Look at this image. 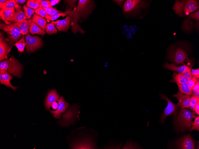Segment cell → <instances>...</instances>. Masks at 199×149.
Wrapping results in <instances>:
<instances>
[{
  "instance_id": "cell-16",
  "label": "cell",
  "mask_w": 199,
  "mask_h": 149,
  "mask_svg": "<svg viewBox=\"0 0 199 149\" xmlns=\"http://www.w3.org/2000/svg\"><path fill=\"white\" fill-rule=\"evenodd\" d=\"M15 12V8L0 10V18L5 22L6 24L10 23L13 22Z\"/></svg>"
},
{
  "instance_id": "cell-44",
  "label": "cell",
  "mask_w": 199,
  "mask_h": 149,
  "mask_svg": "<svg viewBox=\"0 0 199 149\" xmlns=\"http://www.w3.org/2000/svg\"><path fill=\"white\" fill-rule=\"evenodd\" d=\"M6 0H0V8H1L4 3L7 1Z\"/></svg>"
},
{
  "instance_id": "cell-1",
  "label": "cell",
  "mask_w": 199,
  "mask_h": 149,
  "mask_svg": "<svg viewBox=\"0 0 199 149\" xmlns=\"http://www.w3.org/2000/svg\"><path fill=\"white\" fill-rule=\"evenodd\" d=\"M95 5L94 1L89 0H79L77 6L72 11L71 17V26L73 32H77L83 34L85 32L78 26L77 23L81 18L85 19L92 12Z\"/></svg>"
},
{
  "instance_id": "cell-31",
  "label": "cell",
  "mask_w": 199,
  "mask_h": 149,
  "mask_svg": "<svg viewBox=\"0 0 199 149\" xmlns=\"http://www.w3.org/2000/svg\"><path fill=\"white\" fill-rule=\"evenodd\" d=\"M24 13L27 19L30 18L32 15L33 14L35 10L32 9L27 7L25 5L23 7Z\"/></svg>"
},
{
  "instance_id": "cell-25",
  "label": "cell",
  "mask_w": 199,
  "mask_h": 149,
  "mask_svg": "<svg viewBox=\"0 0 199 149\" xmlns=\"http://www.w3.org/2000/svg\"><path fill=\"white\" fill-rule=\"evenodd\" d=\"M179 92L181 94L188 95L192 94L193 90H191L187 83L181 84H177Z\"/></svg>"
},
{
  "instance_id": "cell-37",
  "label": "cell",
  "mask_w": 199,
  "mask_h": 149,
  "mask_svg": "<svg viewBox=\"0 0 199 149\" xmlns=\"http://www.w3.org/2000/svg\"><path fill=\"white\" fill-rule=\"evenodd\" d=\"M193 126H192L191 131L197 130H199V117H197L195 118Z\"/></svg>"
},
{
  "instance_id": "cell-11",
  "label": "cell",
  "mask_w": 199,
  "mask_h": 149,
  "mask_svg": "<svg viewBox=\"0 0 199 149\" xmlns=\"http://www.w3.org/2000/svg\"><path fill=\"white\" fill-rule=\"evenodd\" d=\"M173 97L176 98L178 100L177 103L178 106L181 109L189 108L191 103V97L190 95H184L178 92L173 95Z\"/></svg>"
},
{
  "instance_id": "cell-45",
  "label": "cell",
  "mask_w": 199,
  "mask_h": 149,
  "mask_svg": "<svg viewBox=\"0 0 199 149\" xmlns=\"http://www.w3.org/2000/svg\"><path fill=\"white\" fill-rule=\"evenodd\" d=\"M25 0H17L18 3L19 4H23L26 1Z\"/></svg>"
},
{
  "instance_id": "cell-28",
  "label": "cell",
  "mask_w": 199,
  "mask_h": 149,
  "mask_svg": "<svg viewBox=\"0 0 199 149\" xmlns=\"http://www.w3.org/2000/svg\"><path fill=\"white\" fill-rule=\"evenodd\" d=\"M18 49V51L22 52L24 51V48L26 44L24 36L19 40L16 42L14 44Z\"/></svg>"
},
{
  "instance_id": "cell-21",
  "label": "cell",
  "mask_w": 199,
  "mask_h": 149,
  "mask_svg": "<svg viewBox=\"0 0 199 149\" xmlns=\"http://www.w3.org/2000/svg\"><path fill=\"white\" fill-rule=\"evenodd\" d=\"M187 67L186 65L178 67L174 64H170L167 62L165 63L164 66L165 68L171 70L176 71L179 73L184 72Z\"/></svg>"
},
{
  "instance_id": "cell-39",
  "label": "cell",
  "mask_w": 199,
  "mask_h": 149,
  "mask_svg": "<svg viewBox=\"0 0 199 149\" xmlns=\"http://www.w3.org/2000/svg\"><path fill=\"white\" fill-rule=\"evenodd\" d=\"M191 73L192 76L195 77L196 78L199 79V69H191Z\"/></svg>"
},
{
  "instance_id": "cell-18",
  "label": "cell",
  "mask_w": 199,
  "mask_h": 149,
  "mask_svg": "<svg viewBox=\"0 0 199 149\" xmlns=\"http://www.w3.org/2000/svg\"><path fill=\"white\" fill-rule=\"evenodd\" d=\"M32 20V19L30 18L28 20H22L16 23L20 28L21 33L22 35L26 34L28 33Z\"/></svg>"
},
{
  "instance_id": "cell-29",
  "label": "cell",
  "mask_w": 199,
  "mask_h": 149,
  "mask_svg": "<svg viewBox=\"0 0 199 149\" xmlns=\"http://www.w3.org/2000/svg\"><path fill=\"white\" fill-rule=\"evenodd\" d=\"M40 1L41 0H28L27 5L28 7L36 10L39 7Z\"/></svg>"
},
{
  "instance_id": "cell-14",
  "label": "cell",
  "mask_w": 199,
  "mask_h": 149,
  "mask_svg": "<svg viewBox=\"0 0 199 149\" xmlns=\"http://www.w3.org/2000/svg\"><path fill=\"white\" fill-rule=\"evenodd\" d=\"M71 21V18L69 16H66L64 19L52 21L55 27L59 31L67 32L69 28L70 24Z\"/></svg>"
},
{
  "instance_id": "cell-43",
  "label": "cell",
  "mask_w": 199,
  "mask_h": 149,
  "mask_svg": "<svg viewBox=\"0 0 199 149\" xmlns=\"http://www.w3.org/2000/svg\"><path fill=\"white\" fill-rule=\"evenodd\" d=\"M58 106V103L55 101L53 102L51 106L52 109H53L55 110L57 109Z\"/></svg>"
},
{
  "instance_id": "cell-36",
  "label": "cell",
  "mask_w": 199,
  "mask_h": 149,
  "mask_svg": "<svg viewBox=\"0 0 199 149\" xmlns=\"http://www.w3.org/2000/svg\"><path fill=\"white\" fill-rule=\"evenodd\" d=\"M40 5L44 8H52L51 3L49 0H41Z\"/></svg>"
},
{
  "instance_id": "cell-24",
  "label": "cell",
  "mask_w": 199,
  "mask_h": 149,
  "mask_svg": "<svg viewBox=\"0 0 199 149\" xmlns=\"http://www.w3.org/2000/svg\"><path fill=\"white\" fill-rule=\"evenodd\" d=\"M173 77L174 81L176 82L177 84L187 83L189 79L184 75L183 72L179 73H177L175 72L174 73Z\"/></svg>"
},
{
  "instance_id": "cell-10",
  "label": "cell",
  "mask_w": 199,
  "mask_h": 149,
  "mask_svg": "<svg viewBox=\"0 0 199 149\" xmlns=\"http://www.w3.org/2000/svg\"><path fill=\"white\" fill-rule=\"evenodd\" d=\"M11 48L7 40L3 37L1 33L0 36V60L8 59V56Z\"/></svg>"
},
{
  "instance_id": "cell-27",
  "label": "cell",
  "mask_w": 199,
  "mask_h": 149,
  "mask_svg": "<svg viewBox=\"0 0 199 149\" xmlns=\"http://www.w3.org/2000/svg\"><path fill=\"white\" fill-rule=\"evenodd\" d=\"M45 31L48 35L56 34L57 32L54 24L52 22L51 23H48L46 25Z\"/></svg>"
},
{
  "instance_id": "cell-34",
  "label": "cell",
  "mask_w": 199,
  "mask_h": 149,
  "mask_svg": "<svg viewBox=\"0 0 199 149\" xmlns=\"http://www.w3.org/2000/svg\"><path fill=\"white\" fill-rule=\"evenodd\" d=\"M199 79L196 78L194 76L193 77L192 76L191 78L189 79L187 83L191 90H193V88L195 86L196 82Z\"/></svg>"
},
{
  "instance_id": "cell-33",
  "label": "cell",
  "mask_w": 199,
  "mask_h": 149,
  "mask_svg": "<svg viewBox=\"0 0 199 149\" xmlns=\"http://www.w3.org/2000/svg\"><path fill=\"white\" fill-rule=\"evenodd\" d=\"M35 13L36 15L42 18L45 17L47 14L42 7L40 5L39 7L35 10Z\"/></svg>"
},
{
  "instance_id": "cell-3",
  "label": "cell",
  "mask_w": 199,
  "mask_h": 149,
  "mask_svg": "<svg viewBox=\"0 0 199 149\" xmlns=\"http://www.w3.org/2000/svg\"><path fill=\"white\" fill-rule=\"evenodd\" d=\"M23 67L21 64L13 55L7 60L0 63V70H5L14 76L20 77Z\"/></svg>"
},
{
  "instance_id": "cell-35",
  "label": "cell",
  "mask_w": 199,
  "mask_h": 149,
  "mask_svg": "<svg viewBox=\"0 0 199 149\" xmlns=\"http://www.w3.org/2000/svg\"><path fill=\"white\" fill-rule=\"evenodd\" d=\"M199 100V98L192 96L191 98V103L189 107L193 110H194V107L197 101Z\"/></svg>"
},
{
  "instance_id": "cell-7",
  "label": "cell",
  "mask_w": 199,
  "mask_h": 149,
  "mask_svg": "<svg viewBox=\"0 0 199 149\" xmlns=\"http://www.w3.org/2000/svg\"><path fill=\"white\" fill-rule=\"evenodd\" d=\"M26 50L29 53L35 51L42 46V39L38 36H32L28 32L25 37Z\"/></svg>"
},
{
  "instance_id": "cell-41",
  "label": "cell",
  "mask_w": 199,
  "mask_h": 149,
  "mask_svg": "<svg viewBox=\"0 0 199 149\" xmlns=\"http://www.w3.org/2000/svg\"><path fill=\"white\" fill-rule=\"evenodd\" d=\"M194 110L196 114L198 115H199V100L198 101L194 107Z\"/></svg>"
},
{
  "instance_id": "cell-22",
  "label": "cell",
  "mask_w": 199,
  "mask_h": 149,
  "mask_svg": "<svg viewBox=\"0 0 199 149\" xmlns=\"http://www.w3.org/2000/svg\"><path fill=\"white\" fill-rule=\"evenodd\" d=\"M32 21L43 30H45L46 21L45 19L36 14H33Z\"/></svg>"
},
{
  "instance_id": "cell-20",
  "label": "cell",
  "mask_w": 199,
  "mask_h": 149,
  "mask_svg": "<svg viewBox=\"0 0 199 149\" xmlns=\"http://www.w3.org/2000/svg\"><path fill=\"white\" fill-rule=\"evenodd\" d=\"M15 9L16 11L14 14L13 22L16 23L19 21L25 20L27 19L21 9V7L18 5V4L15 6Z\"/></svg>"
},
{
  "instance_id": "cell-19",
  "label": "cell",
  "mask_w": 199,
  "mask_h": 149,
  "mask_svg": "<svg viewBox=\"0 0 199 149\" xmlns=\"http://www.w3.org/2000/svg\"><path fill=\"white\" fill-rule=\"evenodd\" d=\"M186 57L185 51L181 48H178L175 51L174 56L175 62L178 64H182Z\"/></svg>"
},
{
  "instance_id": "cell-42",
  "label": "cell",
  "mask_w": 199,
  "mask_h": 149,
  "mask_svg": "<svg viewBox=\"0 0 199 149\" xmlns=\"http://www.w3.org/2000/svg\"><path fill=\"white\" fill-rule=\"evenodd\" d=\"M113 1L118 6L121 7L123 4V3L125 1L123 0H113Z\"/></svg>"
},
{
  "instance_id": "cell-15",
  "label": "cell",
  "mask_w": 199,
  "mask_h": 149,
  "mask_svg": "<svg viewBox=\"0 0 199 149\" xmlns=\"http://www.w3.org/2000/svg\"><path fill=\"white\" fill-rule=\"evenodd\" d=\"M60 98V95L58 94L56 90L52 89L48 93L46 97L45 106L46 110H50L52 104L55 101H58Z\"/></svg>"
},
{
  "instance_id": "cell-4",
  "label": "cell",
  "mask_w": 199,
  "mask_h": 149,
  "mask_svg": "<svg viewBox=\"0 0 199 149\" xmlns=\"http://www.w3.org/2000/svg\"><path fill=\"white\" fill-rule=\"evenodd\" d=\"M0 29L7 33L8 38L6 40L9 42L10 45L17 42L22 35L20 28L15 23L1 24Z\"/></svg>"
},
{
  "instance_id": "cell-17",
  "label": "cell",
  "mask_w": 199,
  "mask_h": 149,
  "mask_svg": "<svg viewBox=\"0 0 199 149\" xmlns=\"http://www.w3.org/2000/svg\"><path fill=\"white\" fill-rule=\"evenodd\" d=\"M13 77L6 70H2L0 71V82L1 84L5 85L7 87H10L14 91L17 89V87L13 86L10 83V81Z\"/></svg>"
},
{
  "instance_id": "cell-5",
  "label": "cell",
  "mask_w": 199,
  "mask_h": 149,
  "mask_svg": "<svg viewBox=\"0 0 199 149\" xmlns=\"http://www.w3.org/2000/svg\"><path fill=\"white\" fill-rule=\"evenodd\" d=\"M78 105L76 104H74L63 113L58 123L62 126H68L75 121L78 117Z\"/></svg>"
},
{
  "instance_id": "cell-12",
  "label": "cell",
  "mask_w": 199,
  "mask_h": 149,
  "mask_svg": "<svg viewBox=\"0 0 199 149\" xmlns=\"http://www.w3.org/2000/svg\"><path fill=\"white\" fill-rule=\"evenodd\" d=\"M58 101V106L57 110L55 111L49 110L50 112L53 114L54 117L56 119L59 118L61 114L64 112L69 105V104L65 101L63 96L59 98Z\"/></svg>"
},
{
  "instance_id": "cell-26",
  "label": "cell",
  "mask_w": 199,
  "mask_h": 149,
  "mask_svg": "<svg viewBox=\"0 0 199 149\" xmlns=\"http://www.w3.org/2000/svg\"><path fill=\"white\" fill-rule=\"evenodd\" d=\"M18 4L17 0H7L0 8V10L15 8V6Z\"/></svg>"
},
{
  "instance_id": "cell-9",
  "label": "cell",
  "mask_w": 199,
  "mask_h": 149,
  "mask_svg": "<svg viewBox=\"0 0 199 149\" xmlns=\"http://www.w3.org/2000/svg\"><path fill=\"white\" fill-rule=\"evenodd\" d=\"M161 97L162 99L166 100L167 102V105L161 117V122H163L167 116L172 115L175 112L178 106L177 103H173L166 95H161Z\"/></svg>"
},
{
  "instance_id": "cell-8",
  "label": "cell",
  "mask_w": 199,
  "mask_h": 149,
  "mask_svg": "<svg viewBox=\"0 0 199 149\" xmlns=\"http://www.w3.org/2000/svg\"><path fill=\"white\" fill-rule=\"evenodd\" d=\"M143 1L127 0L125 1L122 7L123 14L125 17L129 15L132 12L139 8L145 6V3Z\"/></svg>"
},
{
  "instance_id": "cell-2",
  "label": "cell",
  "mask_w": 199,
  "mask_h": 149,
  "mask_svg": "<svg viewBox=\"0 0 199 149\" xmlns=\"http://www.w3.org/2000/svg\"><path fill=\"white\" fill-rule=\"evenodd\" d=\"M195 114L185 108L181 109L177 116L176 123L178 127L183 131L189 129L193 125L192 120Z\"/></svg>"
},
{
  "instance_id": "cell-6",
  "label": "cell",
  "mask_w": 199,
  "mask_h": 149,
  "mask_svg": "<svg viewBox=\"0 0 199 149\" xmlns=\"http://www.w3.org/2000/svg\"><path fill=\"white\" fill-rule=\"evenodd\" d=\"M184 6L182 7L181 1L175 4L173 9L178 14H180L182 11H183L185 15H188L196 10L199 8L198 3L197 1L187 0L184 4Z\"/></svg>"
},
{
  "instance_id": "cell-32",
  "label": "cell",
  "mask_w": 199,
  "mask_h": 149,
  "mask_svg": "<svg viewBox=\"0 0 199 149\" xmlns=\"http://www.w3.org/2000/svg\"><path fill=\"white\" fill-rule=\"evenodd\" d=\"M42 7L46 11L47 14L50 16H52L58 13L63 12L57 10L55 8H44Z\"/></svg>"
},
{
  "instance_id": "cell-38",
  "label": "cell",
  "mask_w": 199,
  "mask_h": 149,
  "mask_svg": "<svg viewBox=\"0 0 199 149\" xmlns=\"http://www.w3.org/2000/svg\"><path fill=\"white\" fill-rule=\"evenodd\" d=\"M191 68L187 67L186 70L183 72L184 75L189 79L192 76L191 73Z\"/></svg>"
},
{
  "instance_id": "cell-23",
  "label": "cell",
  "mask_w": 199,
  "mask_h": 149,
  "mask_svg": "<svg viewBox=\"0 0 199 149\" xmlns=\"http://www.w3.org/2000/svg\"><path fill=\"white\" fill-rule=\"evenodd\" d=\"M30 32L32 34H37L43 36L46 32L34 22H32L29 27Z\"/></svg>"
},
{
  "instance_id": "cell-13",
  "label": "cell",
  "mask_w": 199,
  "mask_h": 149,
  "mask_svg": "<svg viewBox=\"0 0 199 149\" xmlns=\"http://www.w3.org/2000/svg\"><path fill=\"white\" fill-rule=\"evenodd\" d=\"M178 148L182 149H195V145L194 141L189 135L183 137L177 143Z\"/></svg>"
},
{
  "instance_id": "cell-30",
  "label": "cell",
  "mask_w": 199,
  "mask_h": 149,
  "mask_svg": "<svg viewBox=\"0 0 199 149\" xmlns=\"http://www.w3.org/2000/svg\"><path fill=\"white\" fill-rule=\"evenodd\" d=\"M68 14V13L67 12H61L57 14L52 16H50L47 15L45 16V18L47 20L53 21L55 20H56L58 18H59L60 17H64L66 16V15H67Z\"/></svg>"
},
{
  "instance_id": "cell-40",
  "label": "cell",
  "mask_w": 199,
  "mask_h": 149,
  "mask_svg": "<svg viewBox=\"0 0 199 149\" xmlns=\"http://www.w3.org/2000/svg\"><path fill=\"white\" fill-rule=\"evenodd\" d=\"M189 17L192 18L197 20H199V11L198 10L197 12H194L189 15Z\"/></svg>"
}]
</instances>
